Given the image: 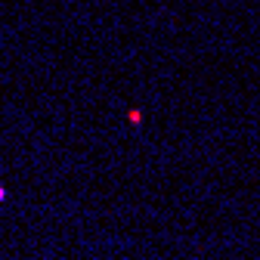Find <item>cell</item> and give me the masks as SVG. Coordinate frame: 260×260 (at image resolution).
<instances>
[{"label":"cell","instance_id":"cell-1","mask_svg":"<svg viewBox=\"0 0 260 260\" xmlns=\"http://www.w3.org/2000/svg\"><path fill=\"white\" fill-rule=\"evenodd\" d=\"M0 202H4V189H0Z\"/></svg>","mask_w":260,"mask_h":260}]
</instances>
